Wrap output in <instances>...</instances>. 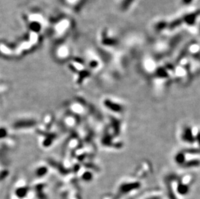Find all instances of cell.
<instances>
[{
    "label": "cell",
    "instance_id": "6da1fadb",
    "mask_svg": "<svg viewBox=\"0 0 200 199\" xmlns=\"http://www.w3.org/2000/svg\"><path fill=\"white\" fill-rule=\"evenodd\" d=\"M182 139L183 141H185L184 142H187L188 144H192L196 141V135H194V131L191 127H186L183 129Z\"/></svg>",
    "mask_w": 200,
    "mask_h": 199
},
{
    "label": "cell",
    "instance_id": "7a4b0ae2",
    "mask_svg": "<svg viewBox=\"0 0 200 199\" xmlns=\"http://www.w3.org/2000/svg\"><path fill=\"white\" fill-rule=\"evenodd\" d=\"M135 0H119V2L117 3V7L121 11H126L132 9V6L135 4ZM117 7V8H118Z\"/></svg>",
    "mask_w": 200,
    "mask_h": 199
},
{
    "label": "cell",
    "instance_id": "3957f363",
    "mask_svg": "<svg viewBox=\"0 0 200 199\" xmlns=\"http://www.w3.org/2000/svg\"><path fill=\"white\" fill-rule=\"evenodd\" d=\"M194 0H179V3L181 5H183L184 6H187V7L191 5L194 2Z\"/></svg>",
    "mask_w": 200,
    "mask_h": 199
},
{
    "label": "cell",
    "instance_id": "277c9868",
    "mask_svg": "<svg viewBox=\"0 0 200 199\" xmlns=\"http://www.w3.org/2000/svg\"><path fill=\"white\" fill-rule=\"evenodd\" d=\"M198 141V142L199 143V144L200 146V132L196 134V141Z\"/></svg>",
    "mask_w": 200,
    "mask_h": 199
}]
</instances>
